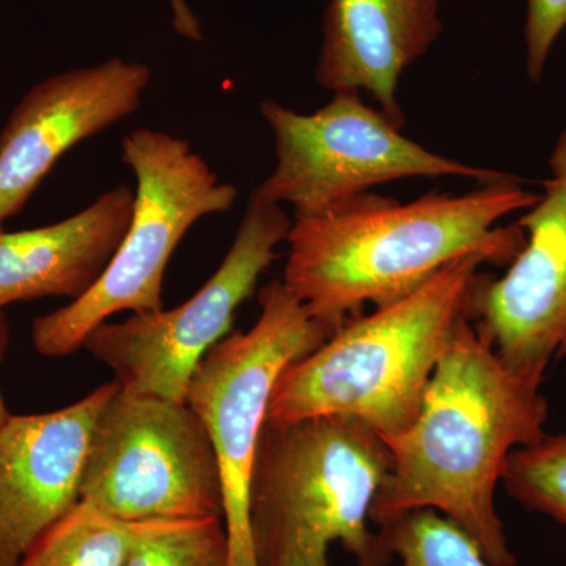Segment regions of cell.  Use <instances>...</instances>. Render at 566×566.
<instances>
[{
  "mask_svg": "<svg viewBox=\"0 0 566 566\" xmlns=\"http://www.w3.org/2000/svg\"><path fill=\"white\" fill-rule=\"evenodd\" d=\"M543 378L523 374L486 344L469 316L424 390L415 422L387 439L390 471L370 520L378 527L431 509L471 536L491 566H516L495 491L515 450L547 433Z\"/></svg>",
  "mask_w": 566,
  "mask_h": 566,
  "instance_id": "1",
  "label": "cell"
},
{
  "mask_svg": "<svg viewBox=\"0 0 566 566\" xmlns=\"http://www.w3.org/2000/svg\"><path fill=\"white\" fill-rule=\"evenodd\" d=\"M536 197L513 175L461 196L427 193L400 203L365 192L322 214L294 216L283 285L338 329L365 305L400 300L463 256L509 266L526 238L517 223L501 222Z\"/></svg>",
  "mask_w": 566,
  "mask_h": 566,
  "instance_id": "2",
  "label": "cell"
},
{
  "mask_svg": "<svg viewBox=\"0 0 566 566\" xmlns=\"http://www.w3.org/2000/svg\"><path fill=\"white\" fill-rule=\"evenodd\" d=\"M485 260L447 264L415 292L356 315L275 382L268 422L345 416L385 441L411 427Z\"/></svg>",
  "mask_w": 566,
  "mask_h": 566,
  "instance_id": "3",
  "label": "cell"
},
{
  "mask_svg": "<svg viewBox=\"0 0 566 566\" xmlns=\"http://www.w3.org/2000/svg\"><path fill=\"white\" fill-rule=\"evenodd\" d=\"M390 461L385 439L353 417L266 420L249 488L256 565L331 566L335 543L359 566L390 564L368 524Z\"/></svg>",
  "mask_w": 566,
  "mask_h": 566,
  "instance_id": "4",
  "label": "cell"
},
{
  "mask_svg": "<svg viewBox=\"0 0 566 566\" xmlns=\"http://www.w3.org/2000/svg\"><path fill=\"white\" fill-rule=\"evenodd\" d=\"M122 161L136 177L132 222L109 264L80 300L33 322L32 344L44 357H65L120 312L164 308L170 256L200 219L232 210L238 189L219 180L191 144L174 134L137 128L122 140Z\"/></svg>",
  "mask_w": 566,
  "mask_h": 566,
  "instance_id": "5",
  "label": "cell"
},
{
  "mask_svg": "<svg viewBox=\"0 0 566 566\" xmlns=\"http://www.w3.org/2000/svg\"><path fill=\"white\" fill-rule=\"evenodd\" d=\"M259 301L255 324L212 346L186 394L218 458L230 566H259L249 527V488L275 382L290 364L337 331L312 316L282 279L263 286Z\"/></svg>",
  "mask_w": 566,
  "mask_h": 566,
  "instance_id": "6",
  "label": "cell"
},
{
  "mask_svg": "<svg viewBox=\"0 0 566 566\" xmlns=\"http://www.w3.org/2000/svg\"><path fill=\"white\" fill-rule=\"evenodd\" d=\"M260 114L274 139L275 167L255 188L264 199L290 205L294 216H315L406 178H465L493 182L513 175L471 166L409 139L359 92H335L322 109L303 114L264 99Z\"/></svg>",
  "mask_w": 566,
  "mask_h": 566,
  "instance_id": "7",
  "label": "cell"
},
{
  "mask_svg": "<svg viewBox=\"0 0 566 566\" xmlns=\"http://www.w3.org/2000/svg\"><path fill=\"white\" fill-rule=\"evenodd\" d=\"M81 501L140 523L222 517L218 458L191 406L118 387L93 428Z\"/></svg>",
  "mask_w": 566,
  "mask_h": 566,
  "instance_id": "8",
  "label": "cell"
},
{
  "mask_svg": "<svg viewBox=\"0 0 566 566\" xmlns=\"http://www.w3.org/2000/svg\"><path fill=\"white\" fill-rule=\"evenodd\" d=\"M290 227L282 205L253 189L226 259L199 292L170 311L103 323L82 348L111 368L120 390L185 403L197 365L229 335L234 312L277 259Z\"/></svg>",
  "mask_w": 566,
  "mask_h": 566,
  "instance_id": "9",
  "label": "cell"
},
{
  "mask_svg": "<svg viewBox=\"0 0 566 566\" xmlns=\"http://www.w3.org/2000/svg\"><path fill=\"white\" fill-rule=\"evenodd\" d=\"M547 167L542 196L517 221L524 248L501 277L480 273L469 303L476 334L510 367L543 379L566 360V125Z\"/></svg>",
  "mask_w": 566,
  "mask_h": 566,
  "instance_id": "10",
  "label": "cell"
},
{
  "mask_svg": "<svg viewBox=\"0 0 566 566\" xmlns=\"http://www.w3.org/2000/svg\"><path fill=\"white\" fill-rule=\"evenodd\" d=\"M150 81L145 63L112 57L33 85L0 132V227L20 214L66 151L136 114Z\"/></svg>",
  "mask_w": 566,
  "mask_h": 566,
  "instance_id": "11",
  "label": "cell"
},
{
  "mask_svg": "<svg viewBox=\"0 0 566 566\" xmlns=\"http://www.w3.org/2000/svg\"><path fill=\"white\" fill-rule=\"evenodd\" d=\"M117 389L107 382L66 408L10 416L0 427V566L20 565L80 504L93 428Z\"/></svg>",
  "mask_w": 566,
  "mask_h": 566,
  "instance_id": "12",
  "label": "cell"
},
{
  "mask_svg": "<svg viewBox=\"0 0 566 566\" xmlns=\"http://www.w3.org/2000/svg\"><path fill=\"white\" fill-rule=\"evenodd\" d=\"M442 32L439 0H329L315 81L329 92H365L403 129L401 76Z\"/></svg>",
  "mask_w": 566,
  "mask_h": 566,
  "instance_id": "13",
  "label": "cell"
},
{
  "mask_svg": "<svg viewBox=\"0 0 566 566\" xmlns=\"http://www.w3.org/2000/svg\"><path fill=\"white\" fill-rule=\"evenodd\" d=\"M133 210L134 189L118 185L63 221L21 232L0 227V312L40 297L84 296L122 243Z\"/></svg>",
  "mask_w": 566,
  "mask_h": 566,
  "instance_id": "14",
  "label": "cell"
},
{
  "mask_svg": "<svg viewBox=\"0 0 566 566\" xmlns=\"http://www.w3.org/2000/svg\"><path fill=\"white\" fill-rule=\"evenodd\" d=\"M134 523L80 501L31 547L18 566H125Z\"/></svg>",
  "mask_w": 566,
  "mask_h": 566,
  "instance_id": "15",
  "label": "cell"
},
{
  "mask_svg": "<svg viewBox=\"0 0 566 566\" xmlns=\"http://www.w3.org/2000/svg\"><path fill=\"white\" fill-rule=\"evenodd\" d=\"M125 566H230L226 523L222 517L134 523Z\"/></svg>",
  "mask_w": 566,
  "mask_h": 566,
  "instance_id": "16",
  "label": "cell"
},
{
  "mask_svg": "<svg viewBox=\"0 0 566 566\" xmlns=\"http://www.w3.org/2000/svg\"><path fill=\"white\" fill-rule=\"evenodd\" d=\"M379 534L394 560L376 566H491L474 539L436 510L406 513Z\"/></svg>",
  "mask_w": 566,
  "mask_h": 566,
  "instance_id": "17",
  "label": "cell"
},
{
  "mask_svg": "<svg viewBox=\"0 0 566 566\" xmlns=\"http://www.w3.org/2000/svg\"><path fill=\"white\" fill-rule=\"evenodd\" d=\"M510 497L566 527V433H546L510 455L502 475Z\"/></svg>",
  "mask_w": 566,
  "mask_h": 566,
  "instance_id": "18",
  "label": "cell"
},
{
  "mask_svg": "<svg viewBox=\"0 0 566 566\" xmlns=\"http://www.w3.org/2000/svg\"><path fill=\"white\" fill-rule=\"evenodd\" d=\"M565 29L566 0H527L524 41L528 80H543L551 51Z\"/></svg>",
  "mask_w": 566,
  "mask_h": 566,
  "instance_id": "19",
  "label": "cell"
},
{
  "mask_svg": "<svg viewBox=\"0 0 566 566\" xmlns=\"http://www.w3.org/2000/svg\"><path fill=\"white\" fill-rule=\"evenodd\" d=\"M172 10V24L175 31L180 33L182 39L196 41L203 40L202 22L196 17L188 0H169Z\"/></svg>",
  "mask_w": 566,
  "mask_h": 566,
  "instance_id": "20",
  "label": "cell"
},
{
  "mask_svg": "<svg viewBox=\"0 0 566 566\" xmlns=\"http://www.w3.org/2000/svg\"><path fill=\"white\" fill-rule=\"evenodd\" d=\"M10 344V329L6 316L0 312V360L7 352V346ZM10 412L7 411L6 401H3L2 394H0V427L9 420Z\"/></svg>",
  "mask_w": 566,
  "mask_h": 566,
  "instance_id": "21",
  "label": "cell"
}]
</instances>
